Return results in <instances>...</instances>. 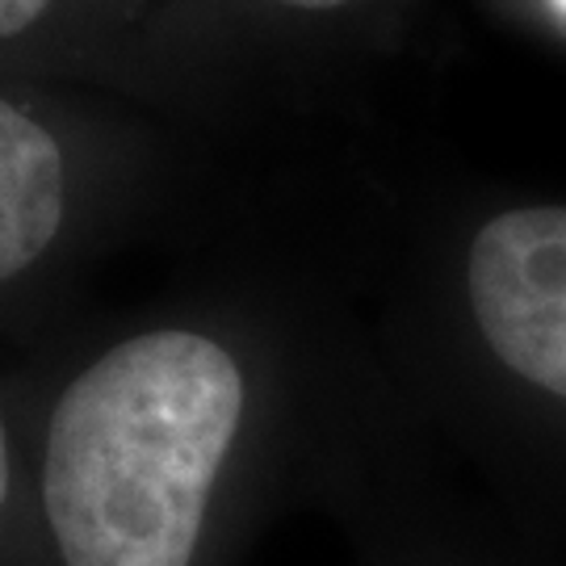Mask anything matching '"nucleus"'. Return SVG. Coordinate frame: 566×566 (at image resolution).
I'll use <instances>...</instances> for the list:
<instances>
[{
	"instance_id": "7",
	"label": "nucleus",
	"mask_w": 566,
	"mask_h": 566,
	"mask_svg": "<svg viewBox=\"0 0 566 566\" xmlns=\"http://www.w3.org/2000/svg\"><path fill=\"white\" fill-rule=\"evenodd\" d=\"M558 4H563V9H566V0H558Z\"/></svg>"
},
{
	"instance_id": "1",
	"label": "nucleus",
	"mask_w": 566,
	"mask_h": 566,
	"mask_svg": "<svg viewBox=\"0 0 566 566\" xmlns=\"http://www.w3.org/2000/svg\"><path fill=\"white\" fill-rule=\"evenodd\" d=\"M243 411L231 353L198 332H147L63 390L42 504L63 566H189Z\"/></svg>"
},
{
	"instance_id": "5",
	"label": "nucleus",
	"mask_w": 566,
	"mask_h": 566,
	"mask_svg": "<svg viewBox=\"0 0 566 566\" xmlns=\"http://www.w3.org/2000/svg\"><path fill=\"white\" fill-rule=\"evenodd\" d=\"M4 491H9V449H4V428H0V504H4Z\"/></svg>"
},
{
	"instance_id": "2",
	"label": "nucleus",
	"mask_w": 566,
	"mask_h": 566,
	"mask_svg": "<svg viewBox=\"0 0 566 566\" xmlns=\"http://www.w3.org/2000/svg\"><path fill=\"white\" fill-rule=\"evenodd\" d=\"M470 306L491 353L566 399V206L507 210L474 235Z\"/></svg>"
},
{
	"instance_id": "4",
	"label": "nucleus",
	"mask_w": 566,
	"mask_h": 566,
	"mask_svg": "<svg viewBox=\"0 0 566 566\" xmlns=\"http://www.w3.org/2000/svg\"><path fill=\"white\" fill-rule=\"evenodd\" d=\"M42 9H46V0H0V39L21 34L30 21L42 18Z\"/></svg>"
},
{
	"instance_id": "6",
	"label": "nucleus",
	"mask_w": 566,
	"mask_h": 566,
	"mask_svg": "<svg viewBox=\"0 0 566 566\" xmlns=\"http://www.w3.org/2000/svg\"><path fill=\"white\" fill-rule=\"evenodd\" d=\"M282 4H294V9H336L344 0H282Z\"/></svg>"
},
{
	"instance_id": "3",
	"label": "nucleus",
	"mask_w": 566,
	"mask_h": 566,
	"mask_svg": "<svg viewBox=\"0 0 566 566\" xmlns=\"http://www.w3.org/2000/svg\"><path fill=\"white\" fill-rule=\"evenodd\" d=\"M63 223V156L42 122L0 102V282L51 248Z\"/></svg>"
}]
</instances>
